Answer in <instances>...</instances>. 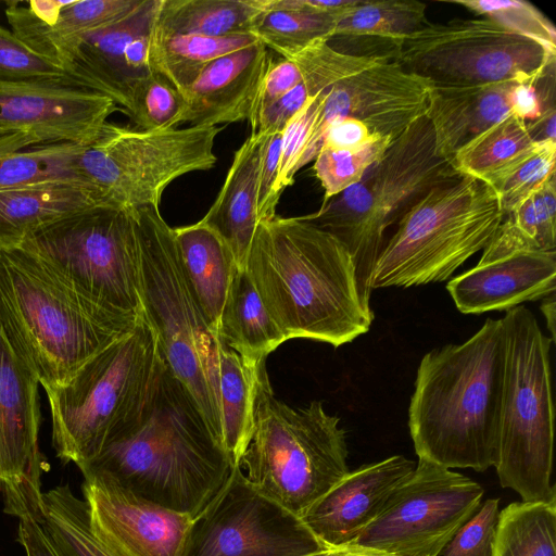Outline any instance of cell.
Instances as JSON below:
<instances>
[{"instance_id": "cell-15", "label": "cell", "mask_w": 556, "mask_h": 556, "mask_svg": "<svg viewBox=\"0 0 556 556\" xmlns=\"http://www.w3.org/2000/svg\"><path fill=\"white\" fill-rule=\"evenodd\" d=\"M333 549L275 501L241 467L193 519L185 556H306Z\"/></svg>"}, {"instance_id": "cell-20", "label": "cell", "mask_w": 556, "mask_h": 556, "mask_svg": "<svg viewBox=\"0 0 556 556\" xmlns=\"http://www.w3.org/2000/svg\"><path fill=\"white\" fill-rule=\"evenodd\" d=\"M147 0H9L12 33L64 72L81 39L139 10ZM66 73V72H65Z\"/></svg>"}, {"instance_id": "cell-13", "label": "cell", "mask_w": 556, "mask_h": 556, "mask_svg": "<svg viewBox=\"0 0 556 556\" xmlns=\"http://www.w3.org/2000/svg\"><path fill=\"white\" fill-rule=\"evenodd\" d=\"M34 250L102 304L144 315L132 208L104 205L60 220L26 238Z\"/></svg>"}, {"instance_id": "cell-17", "label": "cell", "mask_w": 556, "mask_h": 556, "mask_svg": "<svg viewBox=\"0 0 556 556\" xmlns=\"http://www.w3.org/2000/svg\"><path fill=\"white\" fill-rule=\"evenodd\" d=\"M430 86L394 60L381 59L331 85L324 98L302 159V167L319 151L328 126L352 117L379 136L395 140L427 115Z\"/></svg>"}, {"instance_id": "cell-28", "label": "cell", "mask_w": 556, "mask_h": 556, "mask_svg": "<svg viewBox=\"0 0 556 556\" xmlns=\"http://www.w3.org/2000/svg\"><path fill=\"white\" fill-rule=\"evenodd\" d=\"M426 4L414 0H362L339 22L337 51L394 60L404 38L427 23ZM329 41V42H330Z\"/></svg>"}, {"instance_id": "cell-24", "label": "cell", "mask_w": 556, "mask_h": 556, "mask_svg": "<svg viewBox=\"0 0 556 556\" xmlns=\"http://www.w3.org/2000/svg\"><path fill=\"white\" fill-rule=\"evenodd\" d=\"M159 0L146 3L128 17L87 34L76 48L66 74L84 89L101 93L125 111L135 86L124 61L127 45L152 28Z\"/></svg>"}, {"instance_id": "cell-12", "label": "cell", "mask_w": 556, "mask_h": 556, "mask_svg": "<svg viewBox=\"0 0 556 556\" xmlns=\"http://www.w3.org/2000/svg\"><path fill=\"white\" fill-rule=\"evenodd\" d=\"M556 55L486 17L426 23L402 41L394 61L432 87L538 83Z\"/></svg>"}, {"instance_id": "cell-8", "label": "cell", "mask_w": 556, "mask_h": 556, "mask_svg": "<svg viewBox=\"0 0 556 556\" xmlns=\"http://www.w3.org/2000/svg\"><path fill=\"white\" fill-rule=\"evenodd\" d=\"M504 219L485 182L457 174L430 189L397 222L372 266L369 289L448 279L484 249Z\"/></svg>"}, {"instance_id": "cell-7", "label": "cell", "mask_w": 556, "mask_h": 556, "mask_svg": "<svg viewBox=\"0 0 556 556\" xmlns=\"http://www.w3.org/2000/svg\"><path fill=\"white\" fill-rule=\"evenodd\" d=\"M132 214L144 315L169 370L190 392L220 443L218 337L205 320L184 271L174 229L160 208L135 207Z\"/></svg>"}, {"instance_id": "cell-51", "label": "cell", "mask_w": 556, "mask_h": 556, "mask_svg": "<svg viewBox=\"0 0 556 556\" xmlns=\"http://www.w3.org/2000/svg\"><path fill=\"white\" fill-rule=\"evenodd\" d=\"M542 103L536 83H517L510 91V113L525 122L536 119L542 114Z\"/></svg>"}, {"instance_id": "cell-4", "label": "cell", "mask_w": 556, "mask_h": 556, "mask_svg": "<svg viewBox=\"0 0 556 556\" xmlns=\"http://www.w3.org/2000/svg\"><path fill=\"white\" fill-rule=\"evenodd\" d=\"M90 467L146 500L193 518L232 469L198 404L167 364L141 424L105 445Z\"/></svg>"}, {"instance_id": "cell-40", "label": "cell", "mask_w": 556, "mask_h": 556, "mask_svg": "<svg viewBox=\"0 0 556 556\" xmlns=\"http://www.w3.org/2000/svg\"><path fill=\"white\" fill-rule=\"evenodd\" d=\"M556 141H535L485 184L495 192L505 216L555 176Z\"/></svg>"}, {"instance_id": "cell-11", "label": "cell", "mask_w": 556, "mask_h": 556, "mask_svg": "<svg viewBox=\"0 0 556 556\" xmlns=\"http://www.w3.org/2000/svg\"><path fill=\"white\" fill-rule=\"evenodd\" d=\"M219 126L141 130L106 122L78 157V172L112 206H160L177 178L215 166Z\"/></svg>"}, {"instance_id": "cell-6", "label": "cell", "mask_w": 556, "mask_h": 556, "mask_svg": "<svg viewBox=\"0 0 556 556\" xmlns=\"http://www.w3.org/2000/svg\"><path fill=\"white\" fill-rule=\"evenodd\" d=\"M346 432L321 402L293 408L275 396L266 358L254 367L253 431L241 458L248 481L302 517L348 472Z\"/></svg>"}, {"instance_id": "cell-1", "label": "cell", "mask_w": 556, "mask_h": 556, "mask_svg": "<svg viewBox=\"0 0 556 556\" xmlns=\"http://www.w3.org/2000/svg\"><path fill=\"white\" fill-rule=\"evenodd\" d=\"M244 269L286 338L339 348L374 320L348 248L300 217L260 220Z\"/></svg>"}, {"instance_id": "cell-33", "label": "cell", "mask_w": 556, "mask_h": 556, "mask_svg": "<svg viewBox=\"0 0 556 556\" xmlns=\"http://www.w3.org/2000/svg\"><path fill=\"white\" fill-rule=\"evenodd\" d=\"M218 340L220 444L232 467H240L253 431L254 367L257 362L243 359Z\"/></svg>"}, {"instance_id": "cell-41", "label": "cell", "mask_w": 556, "mask_h": 556, "mask_svg": "<svg viewBox=\"0 0 556 556\" xmlns=\"http://www.w3.org/2000/svg\"><path fill=\"white\" fill-rule=\"evenodd\" d=\"M184 112V96L155 72L135 84L124 111L141 130L177 128Z\"/></svg>"}, {"instance_id": "cell-49", "label": "cell", "mask_w": 556, "mask_h": 556, "mask_svg": "<svg viewBox=\"0 0 556 556\" xmlns=\"http://www.w3.org/2000/svg\"><path fill=\"white\" fill-rule=\"evenodd\" d=\"M382 136L374 134L363 122L344 117L331 123L325 131L321 146L333 149H359Z\"/></svg>"}, {"instance_id": "cell-52", "label": "cell", "mask_w": 556, "mask_h": 556, "mask_svg": "<svg viewBox=\"0 0 556 556\" xmlns=\"http://www.w3.org/2000/svg\"><path fill=\"white\" fill-rule=\"evenodd\" d=\"M542 311L545 315V318L547 320V326L551 331L552 340H554L555 331H554V325H555V293L549 294L548 296L544 298V301L541 305Z\"/></svg>"}, {"instance_id": "cell-14", "label": "cell", "mask_w": 556, "mask_h": 556, "mask_svg": "<svg viewBox=\"0 0 556 556\" xmlns=\"http://www.w3.org/2000/svg\"><path fill=\"white\" fill-rule=\"evenodd\" d=\"M482 495L481 485L467 476L418 458L351 545L388 556H439Z\"/></svg>"}, {"instance_id": "cell-36", "label": "cell", "mask_w": 556, "mask_h": 556, "mask_svg": "<svg viewBox=\"0 0 556 556\" xmlns=\"http://www.w3.org/2000/svg\"><path fill=\"white\" fill-rule=\"evenodd\" d=\"M489 247L496 256H505L518 251H555V176L551 177L511 214L504 217L491 238Z\"/></svg>"}, {"instance_id": "cell-39", "label": "cell", "mask_w": 556, "mask_h": 556, "mask_svg": "<svg viewBox=\"0 0 556 556\" xmlns=\"http://www.w3.org/2000/svg\"><path fill=\"white\" fill-rule=\"evenodd\" d=\"M40 523L62 556H117L92 533L86 502L67 484L43 492Z\"/></svg>"}, {"instance_id": "cell-32", "label": "cell", "mask_w": 556, "mask_h": 556, "mask_svg": "<svg viewBox=\"0 0 556 556\" xmlns=\"http://www.w3.org/2000/svg\"><path fill=\"white\" fill-rule=\"evenodd\" d=\"M263 11V0H159L153 28L205 37L252 35Z\"/></svg>"}, {"instance_id": "cell-37", "label": "cell", "mask_w": 556, "mask_h": 556, "mask_svg": "<svg viewBox=\"0 0 556 556\" xmlns=\"http://www.w3.org/2000/svg\"><path fill=\"white\" fill-rule=\"evenodd\" d=\"M492 556H556V501L514 502L500 511Z\"/></svg>"}, {"instance_id": "cell-34", "label": "cell", "mask_w": 556, "mask_h": 556, "mask_svg": "<svg viewBox=\"0 0 556 556\" xmlns=\"http://www.w3.org/2000/svg\"><path fill=\"white\" fill-rule=\"evenodd\" d=\"M154 23V22H153ZM258 41L252 35L205 37L151 28L150 63L182 96L214 60Z\"/></svg>"}, {"instance_id": "cell-16", "label": "cell", "mask_w": 556, "mask_h": 556, "mask_svg": "<svg viewBox=\"0 0 556 556\" xmlns=\"http://www.w3.org/2000/svg\"><path fill=\"white\" fill-rule=\"evenodd\" d=\"M39 383L0 332V494L4 513L42 517Z\"/></svg>"}, {"instance_id": "cell-54", "label": "cell", "mask_w": 556, "mask_h": 556, "mask_svg": "<svg viewBox=\"0 0 556 556\" xmlns=\"http://www.w3.org/2000/svg\"><path fill=\"white\" fill-rule=\"evenodd\" d=\"M339 548H333V549H330V551H327V552H323V553H318V554H313V555H306V556H332Z\"/></svg>"}, {"instance_id": "cell-2", "label": "cell", "mask_w": 556, "mask_h": 556, "mask_svg": "<svg viewBox=\"0 0 556 556\" xmlns=\"http://www.w3.org/2000/svg\"><path fill=\"white\" fill-rule=\"evenodd\" d=\"M143 316L108 307L23 244L0 249V332L45 390L67 384Z\"/></svg>"}, {"instance_id": "cell-31", "label": "cell", "mask_w": 556, "mask_h": 556, "mask_svg": "<svg viewBox=\"0 0 556 556\" xmlns=\"http://www.w3.org/2000/svg\"><path fill=\"white\" fill-rule=\"evenodd\" d=\"M84 148L67 142L41 144L24 131L0 135V191L48 180L85 181L78 172Z\"/></svg>"}, {"instance_id": "cell-35", "label": "cell", "mask_w": 556, "mask_h": 556, "mask_svg": "<svg viewBox=\"0 0 556 556\" xmlns=\"http://www.w3.org/2000/svg\"><path fill=\"white\" fill-rule=\"evenodd\" d=\"M263 4L252 35L282 59H292L315 43L329 42L341 18L353 9L327 13L289 7L282 0H263Z\"/></svg>"}, {"instance_id": "cell-18", "label": "cell", "mask_w": 556, "mask_h": 556, "mask_svg": "<svg viewBox=\"0 0 556 556\" xmlns=\"http://www.w3.org/2000/svg\"><path fill=\"white\" fill-rule=\"evenodd\" d=\"M92 533L117 556H185L193 517L146 500L112 475L81 471Z\"/></svg>"}, {"instance_id": "cell-48", "label": "cell", "mask_w": 556, "mask_h": 556, "mask_svg": "<svg viewBox=\"0 0 556 556\" xmlns=\"http://www.w3.org/2000/svg\"><path fill=\"white\" fill-rule=\"evenodd\" d=\"M302 81L301 71L295 61L282 59L273 62L263 81L252 115V121L261 111L277 101Z\"/></svg>"}, {"instance_id": "cell-29", "label": "cell", "mask_w": 556, "mask_h": 556, "mask_svg": "<svg viewBox=\"0 0 556 556\" xmlns=\"http://www.w3.org/2000/svg\"><path fill=\"white\" fill-rule=\"evenodd\" d=\"M173 229L186 277L208 327L217 336L228 288L239 267L222 239L200 220Z\"/></svg>"}, {"instance_id": "cell-43", "label": "cell", "mask_w": 556, "mask_h": 556, "mask_svg": "<svg viewBox=\"0 0 556 556\" xmlns=\"http://www.w3.org/2000/svg\"><path fill=\"white\" fill-rule=\"evenodd\" d=\"M476 14L540 43L556 55V30L553 23L533 4L523 0H451Z\"/></svg>"}, {"instance_id": "cell-23", "label": "cell", "mask_w": 556, "mask_h": 556, "mask_svg": "<svg viewBox=\"0 0 556 556\" xmlns=\"http://www.w3.org/2000/svg\"><path fill=\"white\" fill-rule=\"evenodd\" d=\"M556 252L518 251L477 264L450 280L446 289L464 314L509 311L555 293Z\"/></svg>"}, {"instance_id": "cell-25", "label": "cell", "mask_w": 556, "mask_h": 556, "mask_svg": "<svg viewBox=\"0 0 556 556\" xmlns=\"http://www.w3.org/2000/svg\"><path fill=\"white\" fill-rule=\"evenodd\" d=\"M109 205L99 191L80 180H48L0 191V249L60 220ZM112 206V205H111Z\"/></svg>"}, {"instance_id": "cell-46", "label": "cell", "mask_w": 556, "mask_h": 556, "mask_svg": "<svg viewBox=\"0 0 556 556\" xmlns=\"http://www.w3.org/2000/svg\"><path fill=\"white\" fill-rule=\"evenodd\" d=\"M500 498H489L456 531L443 556H492Z\"/></svg>"}, {"instance_id": "cell-9", "label": "cell", "mask_w": 556, "mask_h": 556, "mask_svg": "<svg viewBox=\"0 0 556 556\" xmlns=\"http://www.w3.org/2000/svg\"><path fill=\"white\" fill-rule=\"evenodd\" d=\"M441 157L427 116L409 125L364 177L302 216L339 239L350 251L358 281L370 296L369 278L388 228L430 189L457 175Z\"/></svg>"}, {"instance_id": "cell-53", "label": "cell", "mask_w": 556, "mask_h": 556, "mask_svg": "<svg viewBox=\"0 0 556 556\" xmlns=\"http://www.w3.org/2000/svg\"><path fill=\"white\" fill-rule=\"evenodd\" d=\"M332 556H388L386 554L356 545L340 547Z\"/></svg>"}, {"instance_id": "cell-19", "label": "cell", "mask_w": 556, "mask_h": 556, "mask_svg": "<svg viewBox=\"0 0 556 556\" xmlns=\"http://www.w3.org/2000/svg\"><path fill=\"white\" fill-rule=\"evenodd\" d=\"M121 109L110 98L66 85L0 83V128L39 143L90 144Z\"/></svg>"}, {"instance_id": "cell-26", "label": "cell", "mask_w": 556, "mask_h": 556, "mask_svg": "<svg viewBox=\"0 0 556 556\" xmlns=\"http://www.w3.org/2000/svg\"><path fill=\"white\" fill-rule=\"evenodd\" d=\"M515 81L478 86H430L427 117L435 150L448 161L467 142L510 114Z\"/></svg>"}, {"instance_id": "cell-30", "label": "cell", "mask_w": 556, "mask_h": 556, "mask_svg": "<svg viewBox=\"0 0 556 556\" xmlns=\"http://www.w3.org/2000/svg\"><path fill=\"white\" fill-rule=\"evenodd\" d=\"M217 337L253 363L267 358L288 340L268 314L244 268H237L228 288Z\"/></svg>"}, {"instance_id": "cell-22", "label": "cell", "mask_w": 556, "mask_h": 556, "mask_svg": "<svg viewBox=\"0 0 556 556\" xmlns=\"http://www.w3.org/2000/svg\"><path fill=\"white\" fill-rule=\"evenodd\" d=\"M273 62L260 41L214 60L184 93L182 124L218 126L249 121Z\"/></svg>"}, {"instance_id": "cell-10", "label": "cell", "mask_w": 556, "mask_h": 556, "mask_svg": "<svg viewBox=\"0 0 556 556\" xmlns=\"http://www.w3.org/2000/svg\"><path fill=\"white\" fill-rule=\"evenodd\" d=\"M501 320L505 367L494 467L501 485L517 492L522 502H553V340L525 306L507 311Z\"/></svg>"}, {"instance_id": "cell-55", "label": "cell", "mask_w": 556, "mask_h": 556, "mask_svg": "<svg viewBox=\"0 0 556 556\" xmlns=\"http://www.w3.org/2000/svg\"><path fill=\"white\" fill-rule=\"evenodd\" d=\"M7 132H11V131L0 128V135L7 134Z\"/></svg>"}, {"instance_id": "cell-42", "label": "cell", "mask_w": 556, "mask_h": 556, "mask_svg": "<svg viewBox=\"0 0 556 556\" xmlns=\"http://www.w3.org/2000/svg\"><path fill=\"white\" fill-rule=\"evenodd\" d=\"M393 141L389 137H380L353 150L321 146L314 159L313 168L324 189V202L357 184Z\"/></svg>"}, {"instance_id": "cell-38", "label": "cell", "mask_w": 556, "mask_h": 556, "mask_svg": "<svg viewBox=\"0 0 556 556\" xmlns=\"http://www.w3.org/2000/svg\"><path fill=\"white\" fill-rule=\"evenodd\" d=\"M534 142L527 123L510 113L464 144L451 163L457 173L486 182Z\"/></svg>"}, {"instance_id": "cell-27", "label": "cell", "mask_w": 556, "mask_h": 556, "mask_svg": "<svg viewBox=\"0 0 556 556\" xmlns=\"http://www.w3.org/2000/svg\"><path fill=\"white\" fill-rule=\"evenodd\" d=\"M261 139L250 134L235 152L215 202L200 219L222 239L241 269L258 224L256 169Z\"/></svg>"}, {"instance_id": "cell-3", "label": "cell", "mask_w": 556, "mask_h": 556, "mask_svg": "<svg viewBox=\"0 0 556 556\" xmlns=\"http://www.w3.org/2000/svg\"><path fill=\"white\" fill-rule=\"evenodd\" d=\"M504 367L501 319L488 318L465 342L424 355L408 407L418 458L447 469L496 465Z\"/></svg>"}, {"instance_id": "cell-47", "label": "cell", "mask_w": 556, "mask_h": 556, "mask_svg": "<svg viewBox=\"0 0 556 556\" xmlns=\"http://www.w3.org/2000/svg\"><path fill=\"white\" fill-rule=\"evenodd\" d=\"M281 150V132L262 136L256 169V206L258 222L276 215V195Z\"/></svg>"}, {"instance_id": "cell-5", "label": "cell", "mask_w": 556, "mask_h": 556, "mask_svg": "<svg viewBox=\"0 0 556 556\" xmlns=\"http://www.w3.org/2000/svg\"><path fill=\"white\" fill-rule=\"evenodd\" d=\"M165 366L144 315L67 384L45 390L56 457L83 471L105 445L140 425Z\"/></svg>"}, {"instance_id": "cell-50", "label": "cell", "mask_w": 556, "mask_h": 556, "mask_svg": "<svg viewBox=\"0 0 556 556\" xmlns=\"http://www.w3.org/2000/svg\"><path fill=\"white\" fill-rule=\"evenodd\" d=\"M18 521L17 541L26 556H62L41 523L31 518Z\"/></svg>"}, {"instance_id": "cell-44", "label": "cell", "mask_w": 556, "mask_h": 556, "mask_svg": "<svg viewBox=\"0 0 556 556\" xmlns=\"http://www.w3.org/2000/svg\"><path fill=\"white\" fill-rule=\"evenodd\" d=\"M0 83H33L78 87L60 66L33 51L11 29L1 25Z\"/></svg>"}, {"instance_id": "cell-21", "label": "cell", "mask_w": 556, "mask_h": 556, "mask_svg": "<svg viewBox=\"0 0 556 556\" xmlns=\"http://www.w3.org/2000/svg\"><path fill=\"white\" fill-rule=\"evenodd\" d=\"M414 468L412 460L394 455L349 471L301 519L325 545H351Z\"/></svg>"}, {"instance_id": "cell-45", "label": "cell", "mask_w": 556, "mask_h": 556, "mask_svg": "<svg viewBox=\"0 0 556 556\" xmlns=\"http://www.w3.org/2000/svg\"><path fill=\"white\" fill-rule=\"evenodd\" d=\"M324 91L311 97L281 131L280 160L275 189L278 198L294 182L296 173L302 168V159L320 111Z\"/></svg>"}]
</instances>
